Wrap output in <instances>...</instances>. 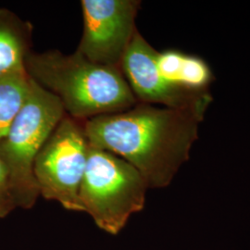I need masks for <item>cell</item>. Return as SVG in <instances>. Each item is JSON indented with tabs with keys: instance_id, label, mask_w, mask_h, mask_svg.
Listing matches in <instances>:
<instances>
[{
	"instance_id": "obj_1",
	"label": "cell",
	"mask_w": 250,
	"mask_h": 250,
	"mask_svg": "<svg viewBox=\"0 0 250 250\" xmlns=\"http://www.w3.org/2000/svg\"><path fill=\"white\" fill-rule=\"evenodd\" d=\"M204 116L188 109L137 103L125 111L83 122L90 146L138 170L148 189L168 187L189 160Z\"/></svg>"
},
{
	"instance_id": "obj_2",
	"label": "cell",
	"mask_w": 250,
	"mask_h": 250,
	"mask_svg": "<svg viewBox=\"0 0 250 250\" xmlns=\"http://www.w3.org/2000/svg\"><path fill=\"white\" fill-rule=\"evenodd\" d=\"M24 68L32 80L60 99L68 116L79 121L125 111L138 103L121 69L92 62L76 51H31Z\"/></svg>"
},
{
	"instance_id": "obj_3",
	"label": "cell",
	"mask_w": 250,
	"mask_h": 250,
	"mask_svg": "<svg viewBox=\"0 0 250 250\" xmlns=\"http://www.w3.org/2000/svg\"><path fill=\"white\" fill-rule=\"evenodd\" d=\"M65 115L60 99L31 79L26 100L0 142V158L8 171L17 208H32L40 197L34 163Z\"/></svg>"
},
{
	"instance_id": "obj_4",
	"label": "cell",
	"mask_w": 250,
	"mask_h": 250,
	"mask_svg": "<svg viewBox=\"0 0 250 250\" xmlns=\"http://www.w3.org/2000/svg\"><path fill=\"white\" fill-rule=\"evenodd\" d=\"M147 186L130 163L90 146L81 184V205L101 230L116 235L145 207Z\"/></svg>"
},
{
	"instance_id": "obj_5",
	"label": "cell",
	"mask_w": 250,
	"mask_h": 250,
	"mask_svg": "<svg viewBox=\"0 0 250 250\" xmlns=\"http://www.w3.org/2000/svg\"><path fill=\"white\" fill-rule=\"evenodd\" d=\"M89 147L83 122L66 114L36 156L34 174L39 195L83 212L79 192Z\"/></svg>"
},
{
	"instance_id": "obj_6",
	"label": "cell",
	"mask_w": 250,
	"mask_h": 250,
	"mask_svg": "<svg viewBox=\"0 0 250 250\" xmlns=\"http://www.w3.org/2000/svg\"><path fill=\"white\" fill-rule=\"evenodd\" d=\"M137 0H83V31L76 52L90 62L121 69L137 28Z\"/></svg>"
},
{
	"instance_id": "obj_7",
	"label": "cell",
	"mask_w": 250,
	"mask_h": 250,
	"mask_svg": "<svg viewBox=\"0 0 250 250\" xmlns=\"http://www.w3.org/2000/svg\"><path fill=\"white\" fill-rule=\"evenodd\" d=\"M158 55L137 30L121 63L122 72L135 99L139 103L161 104L205 116L213 100L209 92L192 93L170 83L160 71Z\"/></svg>"
},
{
	"instance_id": "obj_8",
	"label": "cell",
	"mask_w": 250,
	"mask_h": 250,
	"mask_svg": "<svg viewBox=\"0 0 250 250\" xmlns=\"http://www.w3.org/2000/svg\"><path fill=\"white\" fill-rule=\"evenodd\" d=\"M158 65L170 83L192 93H208L214 75L208 64L198 56L176 49L159 52Z\"/></svg>"
},
{
	"instance_id": "obj_9",
	"label": "cell",
	"mask_w": 250,
	"mask_h": 250,
	"mask_svg": "<svg viewBox=\"0 0 250 250\" xmlns=\"http://www.w3.org/2000/svg\"><path fill=\"white\" fill-rule=\"evenodd\" d=\"M33 25L9 9H0V76L25 72Z\"/></svg>"
},
{
	"instance_id": "obj_10",
	"label": "cell",
	"mask_w": 250,
	"mask_h": 250,
	"mask_svg": "<svg viewBox=\"0 0 250 250\" xmlns=\"http://www.w3.org/2000/svg\"><path fill=\"white\" fill-rule=\"evenodd\" d=\"M31 87L26 72L0 76V142L9 133Z\"/></svg>"
},
{
	"instance_id": "obj_11",
	"label": "cell",
	"mask_w": 250,
	"mask_h": 250,
	"mask_svg": "<svg viewBox=\"0 0 250 250\" xmlns=\"http://www.w3.org/2000/svg\"><path fill=\"white\" fill-rule=\"evenodd\" d=\"M17 206L10 187L9 174L0 158V219L6 218Z\"/></svg>"
}]
</instances>
